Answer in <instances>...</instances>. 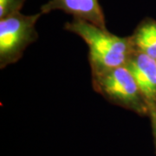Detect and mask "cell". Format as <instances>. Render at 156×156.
<instances>
[{
  "label": "cell",
  "mask_w": 156,
  "mask_h": 156,
  "mask_svg": "<svg viewBox=\"0 0 156 156\" xmlns=\"http://www.w3.org/2000/svg\"><path fill=\"white\" fill-rule=\"evenodd\" d=\"M53 11H64L76 18L107 29L104 13L99 0H50L41 7L43 15Z\"/></svg>",
  "instance_id": "cell-5"
},
{
  "label": "cell",
  "mask_w": 156,
  "mask_h": 156,
  "mask_svg": "<svg viewBox=\"0 0 156 156\" xmlns=\"http://www.w3.org/2000/svg\"><path fill=\"white\" fill-rule=\"evenodd\" d=\"M65 29L79 36L89 47V60L93 75L125 66L134 51L130 37H121L92 23L74 17Z\"/></svg>",
  "instance_id": "cell-1"
},
{
  "label": "cell",
  "mask_w": 156,
  "mask_h": 156,
  "mask_svg": "<svg viewBox=\"0 0 156 156\" xmlns=\"http://www.w3.org/2000/svg\"><path fill=\"white\" fill-rule=\"evenodd\" d=\"M26 0H0V19L20 12Z\"/></svg>",
  "instance_id": "cell-7"
},
{
  "label": "cell",
  "mask_w": 156,
  "mask_h": 156,
  "mask_svg": "<svg viewBox=\"0 0 156 156\" xmlns=\"http://www.w3.org/2000/svg\"><path fill=\"white\" fill-rule=\"evenodd\" d=\"M149 115L152 120V125L154 129V134L156 140V105H151L149 106Z\"/></svg>",
  "instance_id": "cell-8"
},
{
  "label": "cell",
  "mask_w": 156,
  "mask_h": 156,
  "mask_svg": "<svg viewBox=\"0 0 156 156\" xmlns=\"http://www.w3.org/2000/svg\"><path fill=\"white\" fill-rule=\"evenodd\" d=\"M134 76L148 108L156 105V60L134 50L125 65Z\"/></svg>",
  "instance_id": "cell-4"
},
{
  "label": "cell",
  "mask_w": 156,
  "mask_h": 156,
  "mask_svg": "<svg viewBox=\"0 0 156 156\" xmlns=\"http://www.w3.org/2000/svg\"><path fill=\"white\" fill-rule=\"evenodd\" d=\"M93 83L95 90L107 100L138 114L149 113L147 101L126 66L93 75Z\"/></svg>",
  "instance_id": "cell-3"
},
{
  "label": "cell",
  "mask_w": 156,
  "mask_h": 156,
  "mask_svg": "<svg viewBox=\"0 0 156 156\" xmlns=\"http://www.w3.org/2000/svg\"><path fill=\"white\" fill-rule=\"evenodd\" d=\"M130 38L134 50L156 60V21L152 19L142 21Z\"/></svg>",
  "instance_id": "cell-6"
},
{
  "label": "cell",
  "mask_w": 156,
  "mask_h": 156,
  "mask_svg": "<svg viewBox=\"0 0 156 156\" xmlns=\"http://www.w3.org/2000/svg\"><path fill=\"white\" fill-rule=\"evenodd\" d=\"M43 13L23 15L17 12L0 19V67L17 62L38 33L36 24Z\"/></svg>",
  "instance_id": "cell-2"
}]
</instances>
